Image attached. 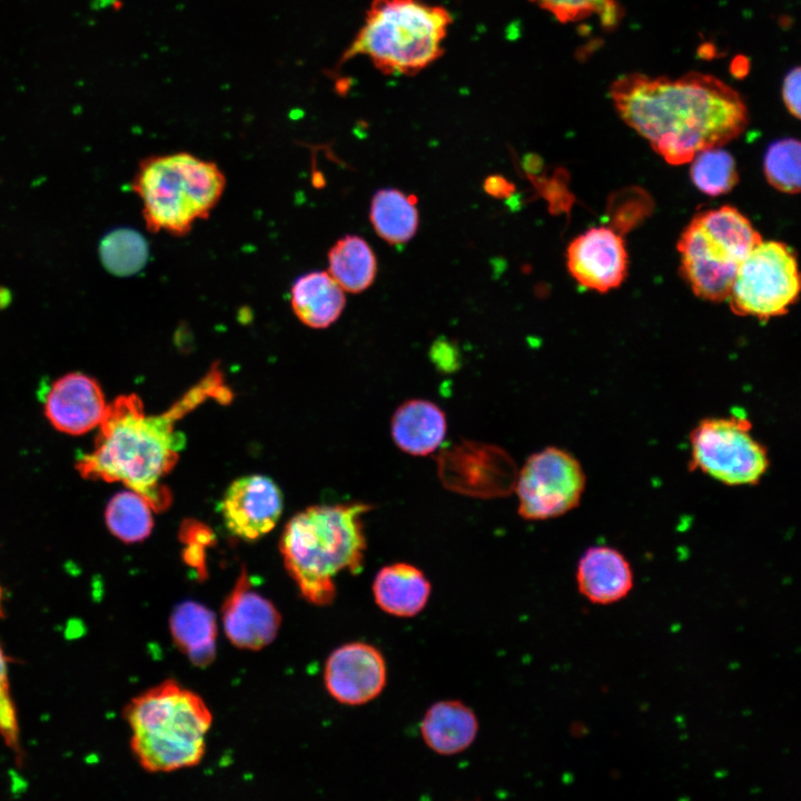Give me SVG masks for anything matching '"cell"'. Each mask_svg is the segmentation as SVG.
<instances>
[{"instance_id": "6da1fadb", "label": "cell", "mask_w": 801, "mask_h": 801, "mask_svg": "<svg viewBox=\"0 0 801 801\" xmlns=\"http://www.w3.org/2000/svg\"><path fill=\"white\" fill-rule=\"evenodd\" d=\"M610 93L625 123L671 165L723 146L748 125L740 93L706 73L675 79L629 73L612 83Z\"/></svg>"}, {"instance_id": "7a4b0ae2", "label": "cell", "mask_w": 801, "mask_h": 801, "mask_svg": "<svg viewBox=\"0 0 801 801\" xmlns=\"http://www.w3.org/2000/svg\"><path fill=\"white\" fill-rule=\"evenodd\" d=\"M210 397L230 399L217 365L158 415H147L135 394L119 396L107 406L93 449L77 462L79 473L85 478L121 482L144 496L154 511L166 508L170 496L159 481L175 466L186 444L175 423Z\"/></svg>"}, {"instance_id": "3957f363", "label": "cell", "mask_w": 801, "mask_h": 801, "mask_svg": "<svg viewBox=\"0 0 801 801\" xmlns=\"http://www.w3.org/2000/svg\"><path fill=\"white\" fill-rule=\"evenodd\" d=\"M362 503L318 505L296 514L285 526L280 553L300 594L314 605H328L336 596L334 578L357 572L366 538Z\"/></svg>"}, {"instance_id": "277c9868", "label": "cell", "mask_w": 801, "mask_h": 801, "mask_svg": "<svg viewBox=\"0 0 801 801\" xmlns=\"http://www.w3.org/2000/svg\"><path fill=\"white\" fill-rule=\"evenodd\" d=\"M125 716L131 750L145 770L171 772L201 761L212 718L198 694L167 680L134 698Z\"/></svg>"}, {"instance_id": "5b68a950", "label": "cell", "mask_w": 801, "mask_h": 801, "mask_svg": "<svg viewBox=\"0 0 801 801\" xmlns=\"http://www.w3.org/2000/svg\"><path fill=\"white\" fill-rule=\"evenodd\" d=\"M225 187L226 176L216 162L186 151L142 159L131 184L148 230L176 237L209 217Z\"/></svg>"}, {"instance_id": "8992f818", "label": "cell", "mask_w": 801, "mask_h": 801, "mask_svg": "<svg viewBox=\"0 0 801 801\" xmlns=\"http://www.w3.org/2000/svg\"><path fill=\"white\" fill-rule=\"evenodd\" d=\"M449 12L421 0H373L339 63L363 55L385 75L412 76L443 53Z\"/></svg>"}, {"instance_id": "52a82bcc", "label": "cell", "mask_w": 801, "mask_h": 801, "mask_svg": "<svg viewBox=\"0 0 801 801\" xmlns=\"http://www.w3.org/2000/svg\"><path fill=\"white\" fill-rule=\"evenodd\" d=\"M761 240L750 220L734 207L699 212L678 243L682 274L698 297L726 300L739 265Z\"/></svg>"}, {"instance_id": "ba28073f", "label": "cell", "mask_w": 801, "mask_h": 801, "mask_svg": "<svg viewBox=\"0 0 801 801\" xmlns=\"http://www.w3.org/2000/svg\"><path fill=\"white\" fill-rule=\"evenodd\" d=\"M751 429L750 421L739 415L701 419L689 436L692 469L729 486L758 484L770 458Z\"/></svg>"}, {"instance_id": "9c48e42d", "label": "cell", "mask_w": 801, "mask_h": 801, "mask_svg": "<svg viewBox=\"0 0 801 801\" xmlns=\"http://www.w3.org/2000/svg\"><path fill=\"white\" fill-rule=\"evenodd\" d=\"M799 291L795 256L771 240L759 243L741 261L728 299L736 315L769 319L787 313Z\"/></svg>"}, {"instance_id": "30bf717a", "label": "cell", "mask_w": 801, "mask_h": 801, "mask_svg": "<svg viewBox=\"0 0 801 801\" xmlns=\"http://www.w3.org/2000/svg\"><path fill=\"white\" fill-rule=\"evenodd\" d=\"M581 463L567 451L548 446L532 454L517 472L518 514L530 521L562 516L575 508L585 490Z\"/></svg>"}, {"instance_id": "8fae6325", "label": "cell", "mask_w": 801, "mask_h": 801, "mask_svg": "<svg viewBox=\"0 0 801 801\" xmlns=\"http://www.w3.org/2000/svg\"><path fill=\"white\" fill-rule=\"evenodd\" d=\"M437 469L446 488L482 498L510 494L517 476L515 464L505 451L466 441L442 451Z\"/></svg>"}, {"instance_id": "7c38bea8", "label": "cell", "mask_w": 801, "mask_h": 801, "mask_svg": "<svg viewBox=\"0 0 801 801\" xmlns=\"http://www.w3.org/2000/svg\"><path fill=\"white\" fill-rule=\"evenodd\" d=\"M325 686L339 703L362 705L376 699L387 681V665L382 652L364 642H352L336 649L327 659Z\"/></svg>"}, {"instance_id": "4fadbf2b", "label": "cell", "mask_w": 801, "mask_h": 801, "mask_svg": "<svg viewBox=\"0 0 801 801\" xmlns=\"http://www.w3.org/2000/svg\"><path fill=\"white\" fill-rule=\"evenodd\" d=\"M566 265L582 286L605 293L626 276L627 253L622 237L611 228L594 227L575 237L566 250Z\"/></svg>"}, {"instance_id": "5bb4252c", "label": "cell", "mask_w": 801, "mask_h": 801, "mask_svg": "<svg viewBox=\"0 0 801 801\" xmlns=\"http://www.w3.org/2000/svg\"><path fill=\"white\" fill-rule=\"evenodd\" d=\"M281 511V492L273 479L264 475H247L234 481L221 503L226 527L246 541L257 540L270 532Z\"/></svg>"}, {"instance_id": "9a60e30c", "label": "cell", "mask_w": 801, "mask_h": 801, "mask_svg": "<svg viewBox=\"0 0 801 801\" xmlns=\"http://www.w3.org/2000/svg\"><path fill=\"white\" fill-rule=\"evenodd\" d=\"M221 613L226 636L241 650L257 651L270 644L281 621L275 605L251 589L245 570L226 597Z\"/></svg>"}, {"instance_id": "2e32d148", "label": "cell", "mask_w": 801, "mask_h": 801, "mask_svg": "<svg viewBox=\"0 0 801 801\" xmlns=\"http://www.w3.org/2000/svg\"><path fill=\"white\" fill-rule=\"evenodd\" d=\"M108 404L99 384L81 373L57 379L46 394L44 414L53 427L82 435L100 425Z\"/></svg>"}, {"instance_id": "e0dca14e", "label": "cell", "mask_w": 801, "mask_h": 801, "mask_svg": "<svg viewBox=\"0 0 801 801\" xmlns=\"http://www.w3.org/2000/svg\"><path fill=\"white\" fill-rule=\"evenodd\" d=\"M575 578L578 592L599 605L621 601L633 587V572L627 558L607 545L591 546L582 554Z\"/></svg>"}, {"instance_id": "ac0fdd59", "label": "cell", "mask_w": 801, "mask_h": 801, "mask_svg": "<svg viewBox=\"0 0 801 801\" xmlns=\"http://www.w3.org/2000/svg\"><path fill=\"white\" fill-rule=\"evenodd\" d=\"M376 605L386 614L413 617L428 603L432 585L422 570L397 562L383 566L373 582Z\"/></svg>"}, {"instance_id": "d6986e66", "label": "cell", "mask_w": 801, "mask_h": 801, "mask_svg": "<svg viewBox=\"0 0 801 801\" xmlns=\"http://www.w3.org/2000/svg\"><path fill=\"white\" fill-rule=\"evenodd\" d=\"M390 431L400 451L425 456L434 453L443 443L447 432L446 416L433 402L409 399L393 414Z\"/></svg>"}, {"instance_id": "ffe728a7", "label": "cell", "mask_w": 801, "mask_h": 801, "mask_svg": "<svg viewBox=\"0 0 801 801\" xmlns=\"http://www.w3.org/2000/svg\"><path fill=\"white\" fill-rule=\"evenodd\" d=\"M478 732V720L473 710L457 700L439 701L431 705L421 722L425 744L441 755L465 751Z\"/></svg>"}, {"instance_id": "44dd1931", "label": "cell", "mask_w": 801, "mask_h": 801, "mask_svg": "<svg viewBox=\"0 0 801 801\" xmlns=\"http://www.w3.org/2000/svg\"><path fill=\"white\" fill-rule=\"evenodd\" d=\"M344 293L328 271H308L293 283L290 306L304 325L323 329L334 324L342 315L346 304Z\"/></svg>"}, {"instance_id": "7402d4cb", "label": "cell", "mask_w": 801, "mask_h": 801, "mask_svg": "<svg viewBox=\"0 0 801 801\" xmlns=\"http://www.w3.org/2000/svg\"><path fill=\"white\" fill-rule=\"evenodd\" d=\"M170 633L177 647L197 666L215 659L217 624L215 614L196 602L176 606L169 619Z\"/></svg>"}, {"instance_id": "603a6c76", "label": "cell", "mask_w": 801, "mask_h": 801, "mask_svg": "<svg viewBox=\"0 0 801 801\" xmlns=\"http://www.w3.org/2000/svg\"><path fill=\"white\" fill-rule=\"evenodd\" d=\"M328 273L348 293H360L374 281L376 257L365 239L356 235L339 238L328 250Z\"/></svg>"}, {"instance_id": "cb8c5ba5", "label": "cell", "mask_w": 801, "mask_h": 801, "mask_svg": "<svg viewBox=\"0 0 801 801\" xmlns=\"http://www.w3.org/2000/svg\"><path fill=\"white\" fill-rule=\"evenodd\" d=\"M369 218L377 235L389 244L408 241L418 227L413 197L394 188L380 189L374 195Z\"/></svg>"}, {"instance_id": "d4e9b609", "label": "cell", "mask_w": 801, "mask_h": 801, "mask_svg": "<svg viewBox=\"0 0 801 801\" xmlns=\"http://www.w3.org/2000/svg\"><path fill=\"white\" fill-rule=\"evenodd\" d=\"M152 507L147 500L135 491L117 493L106 508V523L109 531L125 543L145 540L154 526Z\"/></svg>"}, {"instance_id": "484cf974", "label": "cell", "mask_w": 801, "mask_h": 801, "mask_svg": "<svg viewBox=\"0 0 801 801\" xmlns=\"http://www.w3.org/2000/svg\"><path fill=\"white\" fill-rule=\"evenodd\" d=\"M99 256L108 271L116 276H131L148 260V244L141 234L129 228L108 233L100 241Z\"/></svg>"}, {"instance_id": "4316f807", "label": "cell", "mask_w": 801, "mask_h": 801, "mask_svg": "<svg viewBox=\"0 0 801 801\" xmlns=\"http://www.w3.org/2000/svg\"><path fill=\"white\" fill-rule=\"evenodd\" d=\"M691 161V179L708 196L726 194L738 182L734 158L721 147L702 150Z\"/></svg>"}, {"instance_id": "83f0119b", "label": "cell", "mask_w": 801, "mask_h": 801, "mask_svg": "<svg viewBox=\"0 0 801 801\" xmlns=\"http://www.w3.org/2000/svg\"><path fill=\"white\" fill-rule=\"evenodd\" d=\"M800 142L783 138L772 142L764 155V174L769 184L785 194L800 190Z\"/></svg>"}, {"instance_id": "f1b7e54d", "label": "cell", "mask_w": 801, "mask_h": 801, "mask_svg": "<svg viewBox=\"0 0 801 801\" xmlns=\"http://www.w3.org/2000/svg\"><path fill=\"white\" fill-rule=\"evenodd\" d=\"M548 11L560 22L577 21L597 14L604 27H613L619 19L616 0H531Z\"/></svg>"}, {"instance_id": "f546056e", "label": "cell", "mask_w": 801, "mask_h": 801, "mask_svg": "<svg viewBox=\"0 0 801 801\" xmlns=\"http://www.w3.org/2000/svg\"><path fill=\"white\" fill-rule=\"evenodd\" d=\"M0 735L10 746L18 741V719L10 695L8 659L0 644Z\"/></svg>"}, {"instance_id": "4dcf8cb0", "label": "cell", "mask_w": 801, "mask_h": 801, "mask_svg": "<svg viewBox=\"0 0 801 801\" xmlns=\"http://www.w3.org/2000/svg\"><path fill=\"white\" fill-rule=\"evenodd\" d=\"M801 71L799 67L790 70L782 85V98L787 109L795 118L800 117Z\"/></svg>"}, {"instance_id": "1f68e13d", "label": "cell", "mask_w": 801, "mask_h": 801, "mask_svg": "<svg viewBox=\"0 0 801 801\" xmlns=\"http://www.w3.org/2000/svg\"><path fill=\"white\" fill-rule=\"evenodd\" d=\"M8 300H9L8 291L7 290L3 291V289L0 288V307H2V303L7 304Z\"/></svg>"}, {"instance_id": "d6a6232c", "label": "cell", "mask_w": 801, "mask_h": 801, "mask_svg": "<svg viewBox=\"0 0 801 801\" xmlns=\"http://www.w3.org/2000/svg\"><path fill=\"white\" fill-rule=\"evenodd\" d=\"M0 615H2V590L0 587Z\"/></svg>"}]
</instances>
